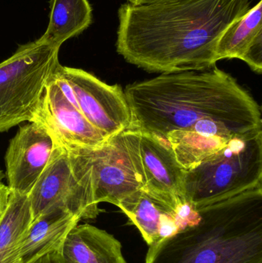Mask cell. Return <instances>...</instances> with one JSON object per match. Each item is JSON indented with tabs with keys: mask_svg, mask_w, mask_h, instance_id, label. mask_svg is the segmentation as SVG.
I'll return each mask as SVG.
<instances>
[{
	"mask_svg": "<svg viewBox=\"0 0 262 263\" xmlns=\"http://www.w3.org/2000/svg\"><path fill=\"white\" fill-rule=\"evenodd\" d=\"M124 92L132 117L130 128L163 140L176 131L232 139L262 130L256 100L215 66L162 73L129 85Z\"/></svg>",
	"mask_w": 262,
	"mask_h": 263,
	"instance_id": "cell-1",
	"label": "cell"
},
{
	"mask_svg": "<svg viewBox=\"0 0 262 263\" xmlns=\"http://www.w3.org/2000/svg\"><path fill=\"white\" fill-rule=\"evenodd\" d=\"M251 0L126 3L118 9L116 49L126 61L152 72L203 70L217 63L225 31L251 9Z\"/></svg>",
	"mask_w": 262,
	"mask_h": 263,
	"instance_id": "cell-2",
	"label": "cell"
},
{
	"mask_svg": "<svg viewBox=\"0 0 262 263\" xmlns=\"http://www.w3.org/2000/svg\"><path fill=\"white\" fill-rule=\"evenodd\" d=\"M197 211V223L149 247L145 263H262V186Z\"/></svg>",
	"mask_w": 262,
	"mask_h": 263,
	"instance_id": "cell-3",
	"label": "cell"
},
{
	"mask_svg": "<svg viewBox=\"0 0 262 263\" xmlns=\"http://www.w3.org/2000/svg\"><path fill=\"white\" fill-rule=\"evenodd\" d=\"M262 186V130L234 136L185 173L183 200L193 210Z\"/></svg>",
	"mask_w": 262,
	"mask_h": 263,
	"instance_id": "cell-4",
	"label": "cell"
},
{
	"mask_svg": "<svg viewBox=\"0 0 262 263\" xmlns=\"http://www.w3.org/2000/svg\"><path fill=\"white\" fill-rule=\"evenodd\" d=\"M60 48L40 37L0 63V133L32 122L46 84L60 64Z\"/></svg>",
	"mask_w": 262,
	"mask_h": 263,
	"instance_id": "cell-5",
	"label": "cell"
},
{
	"mask_svg": "<svg viewBox=\"0 0 262 263\" xmlns=\"http://www.w3.org/2000/svg\"><path fill=\"white\" fill-rule=\"evenodd\" d=\"M28 196L33 219L56 209L81 220L95 219L102 212L94 199L90 163L84 149L69 150L55 142L47 165Z\"/></svg>",
	"mask_w": 262,
	"mask_h": 263,
	"instance_id": "cell-6",
	"label": "cell"
},
{
	"mask_svg": "<svg viewBox=\"0 0 262 263\" xmlns=\"http://www.w3.org/2000/svg\"><path fill=\"white\" fill-rule=\"evenodd\" d=\"M83 149L90 163L97 204L109 202L118 207L144 187L135 129L129 128L112 136L98 148Z\"/></svg>",
	"mask_w": 262,
	"mask_h": 263,
	"instance_id": "cell-7",
	"label": "cell"
},
{
	"mask_svg": "<svg viewBox=\"0 0 262 263\" xmlns=\"http://www.w3.org/2000/svg\"><path fill=\"white\" fill-rule=\"evenodd\" d=\"M79 110L86 120L108 138L132 126L130 109L118 85H109L86 71L60 65Z\"/></svg>",
	"mask_w": 262,
	"mask_h": 263,
	"instance_id": "cell-8",
	"label": "cell"
},
{
	"mask_svg": "<svg viewBox=\"0 0 262 263\" xmlns=\"http://www.w3.org/2000/svg\"><path fill=\"white\" fill-rule=\"evenodd\" d=\"M32 122L41 124L55 143L69 150L98 148L109 139L71 104L54 81L53 75L46 84Z\"/></svg>",
	"mask_w": 262,
	"mask_h": 263,
	"instance_id": "cell-9",
	"label": "cell"
},
{
	"mask_svg": "<svg viewBox=\"0 0 262 263\" xmlns=\"http://www.w3.org/2000/svg\"><path fill=\"white\" fill-rule=\"evenodd\" d=\"M55 142L35 122L20 126L9 141L5 156L8 187L11 192L29 196L50 159Z\"/></svg>",
	"mask_w": 262,
	"mask_h": 263,
	"instance_id": "cell-10",
	"label": "cell"
},
{
	"mask_svg": "<svg viewBox=\"0 0 262 263\" xmlns=\"http://www.w3.org/2000/svg\"><path fill=\"white\" fill-rule=\"evenodd\" d=\"M137 133L143 190L176 211L186 203L183 200L186 170L167 142L149 133L138 130Z\"/></svg>",
	"mask_w": 262,
	"mask_h": 263,
	"instance_id": "cell-11",
	"label": "cell"
},
{
	"mask_svg": "<svg viewBox=\"0 0 262 263\" xmlns=\"http://www.w3.org/2000/svg\"><path fill=\"white\" fill-rule=\"evenodd\" d=\"M63 263H127L121 242L106 230L90 224L76 225L60 250Z\"/></svg>",
	"mask_w": 262,
	"mask_h": 263,
	"instance_id": "cell-12",
	"label": "cell"
},
{
	"mask_svg": "<svg viewBox=\"0 0 262 263\" xmlns=\"http://www.w3.org/2000/svg\"><path fill=\"white\" fill-rule=\"evenodd\" d=\"M80 221L79 218L61 209L35 218L20 245L21 263H32L52 252L60 251L68 233Z\"/></svg>",
	"mask_w": 262,
	"mask_h": 263,
	"instance_id": "cell-13",
	"label": "cell"
},
{
	"mask_svg": "<svg viewBox=\"0 0 262 263\" xmlns=\"http://www.w3.org/2000/svg\"><path fill=\"white\" fill-rule=\"evenodd\" d=\"M92 23L89 0H51L49 22L41 38L60 48L69 39L84 32Z\"/></svg>",
	"mask_w": 262,
	"mask_h": 263,
	"instance_id": "cell-14",
	"label": "cell"
},
{
	"mask_svg": "<svg viewBox=\"0 0 262 263\" xmlns=\"http://www.w3.org/2000/svg\"><path fill=\"white\" fill-rule=\"evenodd\" d=\"M32 221L29 196L10 191L0 219V263H21L20 245Z\"/></svg>",
	"mask_w": 262,
	"mask_h": 263,
	"instance_id": "cell-15",
	"label": "cell"
},
{
	"mask_svg": "<svg viewBox=\"0 0 262 263\" xmlns=\"http://www.w3.org/2000/svg\"><path fill=\"white\" fill-rule=\"evenodd\" d=\"M118 207L138 229L149 247L160 239V226L163 216L175 212L143 189L126 198Z\"/></svg>",
	"mask_w": 262,
	"mask_h": 263,
	"instance_id": "cell-16",
	"label": "cell"
},
{
	"mask_svg": "<svg viewBox=\"0 0 262 263\" xmlns=\"http://www.w3.org/2000/svg\"><path fill=\"white\" fill-rule=\"evenodd\" d=\"M261 20L262 2L260 0L220 37L216 47L217 62L223 59L241 60L251 45L262 36Z\"/></svg>",
	"mask_w": 262,
	"mask_h": 263,
	"instance_id": "cell-17",
	"label": "cell"
},
{
	"mask_svg": "<svg viewBox=\"0 0 262 263\" xmlns=\"http://www.w3.org/2000/svg\"><path fill=\"white\" fill-rule=\"evenodd\" d=\"M229 139L190 131L172 132L165 138L176 160L186 171L221 149Z\"/></svg>",
	"mask_w": 262,
	"mask_h": 263,
	"instance_id": "cell-18",
	"label": "cell"
},
{
	"mask_svg": "<svg viewBox=\"0 0 262 263\" xmlns=\"http://www.w3.org/2000/svg\"><path fill=\"white\" fill-rule=\"evenodd\" d=\"M9 195H10V190L8 185L0 182V219L7 207Z\"/></svg>",
	"mask_w": 262,
	"mask_h": 263,
	"instance_id": "cell-19",
	"label": "cell"
},
{
	"mask_svg": "<svg viewBox=\"0 0 262 263\" xmlns=\"http://www.w3.org/2000/svg\"><path fill=\"white\" fill-rule=\"evenodd\" d=\"M32 263H63L62 262L60 251L52 252L38 259Z\"/></svg>",
	"mask_w": 262,
	"mask_h": 263,
	"instance_id": "cell-20",
	"label": "cell"
},
{
	"mask_svg": "<svg viewBox=\"0 0 262 263\" xmlns=\"http://www.w3.org/2000/svg\"><path fill=\"white\" fill-rule=\"evenodd\" d=\"M173 1V0H128V3L135 5L150 4V3H163V2Z\"/></svg>",
	"mask_w": 262,
	"mask_h": 263,
	"instance_id": "cell-21",
	"label": "cell"
},
{
	"mask_svg": "<svg viewBox=\"0 0 262 263\" xmlns=\"http://www.w3.org/2000/svg\"><path fill=\"white\" fill-rule=\"evenodd\" d=\"M4 173H3V170L0 168V182H3V179H4Z\"/></svg>",
	"mask_w": 262,
	"mask_h": 263,
	"instance_id": "cell-22",
	"label": "cell"
}]
</instances>
